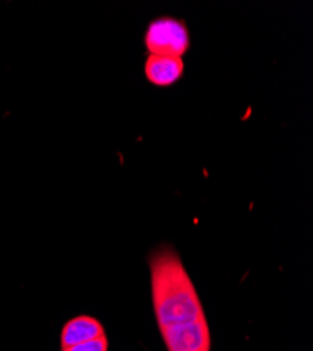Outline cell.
<instances>
[{"instance_id":"6da1fadb","label":"cell","mask_w":313,"mask_h":351,"mask_svg":"<svg viewBox=\"0 0 313 351\" xmlns=\"http://www.w3.org/2000/svg\"><path fill=\"white\" fill-rule=\"evenodd\" d=\"M152 304L160 335L176 333L207 320L200 295L179 253L168 245L149 256Z\"/></svg>"},{"instance_id":"7a4b0ae2","label":"cell","mask_w":313,"mask_h":351,"mask_svg":"<svg viewBox=\"0 0 313 351\" xmlns=\"http://www.w3.org/2000/svg\"><path fill=\"white\" fill-rule=\"evenodd\" d=\"M144 41L151 55L181 58L190 48V33L184 21L163 16L151 21Z\"/></svg>"},{"instance_id":"3957f363","label":"cell","mask_w":313,"mask_h":351,"mask_svg":"<svg viewBox=\"0 0 313 351\" xmlns=\"http://www.w3.org/2000/svg\"><path fill=\"white\" fill-rule=\"evenodd\" d=\"M184 73L183 58L149 55L145 62V76L155 86H170L181 79Z\"/></svg>"},{"instance_id":"277c9868","label":"cell","mask_w":313,"mask_h":351,"mask_svg":"<svg viewBox=\"0 0 313 351\" xmlns=\"http://www.w3.org/2000/svg\"><path fill=\"white\" fill-rule=\"evenodd\" d=\"M105 336L101 322L89 315H80L69 319L61 332V348L72 347L84 341Z\"/></svg>"},{"instance_id":"5b68a950","label":"cell","mask_w":313,"mask_h":351,"mask_svg":"<svg viewBox=\"0 0 313 351\" xmlns=\"http://www.w3.org/2000/svg\"><path fill=\"white\" fill-rule=\"evenodd\" d=\"M62 351H108V339L107 336H101L95 340L62 348Z\"/></svg>"}]
</instances>
